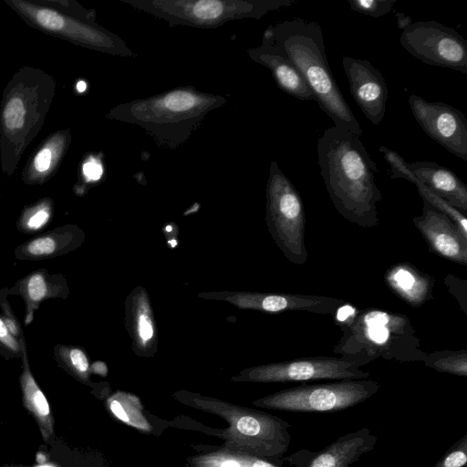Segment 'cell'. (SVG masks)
Returning a JSON list of instances; mask_svg holds the SVG:
<instances>
[{"mask_svg": "<svg viewBox=\"0 0 467 467\" xmlns=\"http://www.w3.org/2000/svg\"><path fill=\"white\" fill-rule=\"evenodd\" d=\"M20 387L23 406L33 417L44 441L48 444L55 438V421L52 410L30 371L26 355L23 371L20 376Z\"/></svg>", "mask_w": 467, "mask_h": 467, "instance_id": "obj_19", "label": "cell"}, {"mask_svg": "<svg viewBox=\"0 0 467 467\" xmlns=\"http://www.w3.org/2000/svg\"><path fill=\"white\" fill-rule=\"evenodd\" d=\"M321 176L336 210L348 222L369 228L379 223L377 203L382 196L375 182L378 166L359 137L336 126L317 141Z\"/></svg>", "mask_w": 467, "mask_h": 467, "instance_id": "obj_1", "label": "cell"}, {"mask_svg": "<svg viewBox=\"0 0 467 467\" xmlns=\"http://www.w3.org/2000/svg\"><path fill=\"white\" fill-rule=\"evenodd\" d=\"M385 283L393 294L413 307L432 299L433 277L410 263L390 266L385 274Z\"/></svg>", "mask_w": 467, "mask_h": 467, "instance_id": "obj_18", "label": "cell"}, {"mask_svg": "<svg viewBox=\"0 0 467 467\" xmlns=\"http://www.w3.org/2000/svg\"><path fill=\"white\" fill-rule=\"evenodd\" d=\"M379 151L383 154L384 159L390 167L391 179H405L411 182L414 174L408 167V162L397 151L388 149L385 146L379 147Z\"/></svg>", "mask_w": 467, "mask_h": 467, "instance_id": "obj_27", "label": "cell"}, {"mask_svg": "<svg viewBox=\"0 0 467 467\" xmlns=\"http://www.w3.org/2000/svg\"><path fill=\"white\" fill-rule=\"evenodd\" d=\"M105 404L109 412L123 423L140 431L150 432L152 430L137 396L117 391L107 398Z\"/></svg>", "mask_w": 467, "mask_h": 467, "instance_id": "obj_21", "label": "cell"}, {"mask_svg": "<svg viewBox=\"0 0 467 467\" xmlns=\"http://www.w3.org/2000/svg\"><path fill=\"white\" fill-rule=\"evenodd\" d=\"M467 463V434L456 441L432 467H464Z\"/></svg>", "mask_w": 467, "mask_h": 467, "instance_id": "obj_25", "label": "cell"}, {"mask_svg": "<svg viewBox=\"0 0 467 467\" xmlns=\"http://www.w3.org/2000/svg\"><path fill=\"white\" fill-rule=\"evenodd\" d=\"M312 451L296 467H305ZM192 467H284L285 458L272 462L246 452L221 447L195 455L189 460Z\"/></svg>", "mask_w": 467, "mask_h": 467, "instance_id": "obj_20", "label": "cell"}, {"mask_svg": "<svg viewBox=\"0 0 467 467\" xmlns=\"http://www.w3.org/2000/svg\"><path fill=\"white\" fill-rule=\"evenodd\" d=\"M103 170L99 162L90 160L83 164V173L89 181H98L102 175Z\"/></svg>", "mask_w": 467, "mask_h": 467, "instance_id": "obj_33", "label": "cell"}, {"mask_svg": "<svg viewBox=\"0 0 467 467\" xmlns=\"http://www.w3.org/2000/svg\"><path fill=\"white\" fill-rule=\"evenodd\" d=\"M340 328L343 336L333 352L361 366L379 358L398 362L422 361L426 355L405 315L375 308L358 310Z\"/></svg>", "mask_w": 467, "mask_h": 467, "instance_id": "obj_4", "label": "cell"}, {"mask_svg": "<svg viewBox=\"0 0 467 467\" xmlns=\"http://www.w3.org/2000/svg\"><path fill=\"white\" fill-rule=\"evenodd\" d=\"M175 398L224 419L228 427L216 435L224 440L223 446L229 450L278 462L289 448L291 425L275 415L196 393H178Z\"/></svg>", "mask_w": 467, "mask_h": 467, "instance_id": "obj_5", "label": "cell"}, {"mask_svg": "<svg viewBox=\"0 0 467 467\" xmlns=\"http://www.w3.org/2000/svg\"><path fill=\"white\" fill-rule=\"evenodd\" d=\"M166 21L170 26L215 28L244 18L259 19L295 0H119Z\"/></svg>", "mask_w": 467, "mask_h": 467, "instance_id": "obj_6", "label": "cell"}, {"mask_svg": "<svg viewBox=\"0 0 467 467\" xmlns=\"http://www.w3.org/2000/svg\"><path fill=\"white\" fill-rule=\"evenodd\" d=\"M379 389V382L367 379L302 384L265 396L253 405L291 412H336L364 402Z\"/></svg>", "mask_w": 467, "mask_h": 467, "instance_id": "obj_7", "label": "cell"}, {"mask_svg": "<svg viewBox=\"0 0 467 467\" xmlns=\"http://www.w3.org/2000/svg\"><path fill=\"white\" fill-rule=\"evenodd\" d=\"M25 108L21 99H11L4 110L5 127L12 130L22 128L24 124Z\"/></svg>", "mask_w": 467, "mask_h": 467, "instance_id": "obj_28", "label": "cell"}, {"mask_svg": "<svg viewBox=\"0 0 467 467\" xmlns=\"http://www.w3.org/2000/svg\"><path fill=\"white\" fill-rule=\"evenodd\" d=\"M226 99L193 87H180L113 108L109 118L137 125L161 148L176 149L201 126L205 116Z\"/></svg>", "mask_w": 467, "mask_h": 467, "instance_id": "obj_3", "label": "cell"}, {"mask_svg": "<svg viewBox=\"0 0 467 467\" xmlns=\"http://www.w3.org/2000/svg\"><path fill=\"white\" fill-rule=\"evenodd\" d=\"M415 177L462 214L467 213V186L451 171L433 161L408 163Z\"/></svg>", "mask_w": 467, "mask_h": 467, "instance_id": "obj_17", "label": "cell"}, {"mask_svg": "<svg viewBox=\"0 0 467 467\" xmlns=\"http://www.w3.org/2000/svg\"><path fill=\"white\" fill-rule=\"evenodd\" d=\"M52 151L48 148H45L38 152L35 159V167L36 171L43 172L48 170L51 164Z\"/></svg>", "mask_w": 467, "mask_h": 467, "instance_id": "obj_34", "label": "cell"}, {"mask_svg": "<svg viewBox=\"0 0 467 467\" xmlns=\"http://www.w3.org/2000/svg\"><path fill=\"white\" fill-rule=\"evenodd\" d=\"M423 213L413 223L426 240L430 251L457 264L467 265V237L444 213L423 200Z\"/></svg>", "mask_w": 467, "mask_h": 467, "instance_id": "obj_13", "label": "cell"}, {"mask_svg": "<svg viewBox=\"0 0 467 467\" xmlns=\"http://www.w3.org/2000/svg\"><path fill=\"white\" fill-rule=\"evenodd\" d=\"M254 62L266 67L284 92L301 100H316L315 96L295 65L275 47L262 42L247 51Z\"/></svg>", "mask_w": 467, "mask_h": 467, "instance_id": "obj_16", "label": "cell"}, {"mask_svg": "<svg viewBox=\"0 0 467 467\" xmlns=\"http://www.w3.org/2000/svg\"><path fill=\"white\" fill-rule=\"evenodd\" d=\"M411 182L417 186L418 192L422 200L427 201L438 211L447 215L457 225L462 234L467 237V220L464 214L451 205L444 199L434 193L416 177L413 178Z\"/></svg>", "mask_w": 467, "mask_h": 467, "instance_id": "obj_24", "label": "cell"}, {"mask_svg": "<svg viewBox=\"0 0 467 467\" xmlns=\"http://www.w3.org/2000/svg\"><path fill=\"white\" fill-rule=\"evenodd\" d=\"M34 16L39 25L49 30H60L66 26L64 17L50 9L36 10Z\"/></svg>", "mask_w": 467, "mask_h": 467, "instance_id": "obj_30", "label": "cell"}, {"mask_svg": "<svg viewBox=\"0 0 467 467\" xmlns=\"http://www.w3.org/2000/svg\"><path fill=\"white\" fill-rule=\"evenodd\" d=\"M396 17L397 25L400 29L403 30L412 23L411 17L406 16L404 13L396 12Z\"/></svg>", "mask_w": 467, "mask_h": 467, "instance_id": "obj_37", "label": "cell"}, {"mask_svg": "<svg viewBox=\"0 0 467 467\" xmlns=\"http://www.w3.org/2000/svg\"><path fill=\"white\" fill-rule=\"evenodd\" d=\"M48 219V211L46 209H40L28 219L27 226L30 229H39L47 222Z\"/></svg>", "mask_w": 467, "mask_h": 467, "instance_id": "obj_35", "label": "cell"}, {"mask_svg": "<svg viewBox=\"0 0 467 467\" xmlns=\"http://www.w3.org/2000/svg\"><path fill=\"white\" fill-rule=\"evenodd\" d=\"M266 223L285 256L296 265L307 260L306 217L299 192L272 161L266 186Z\"/></svg>", "mask_w": 467, "mask_h": 467, "instance_id": "obj_8", "label": "cell"}, {"mask_svg": "<svg viewBox=\"0 0 467 467\" xmlns=\"http://www.w3.org/2000/svg\"><path fill=\"white\" fill-rule=\"evenodd\" d=\"M342 65L355 102L375 125L385 116L388 88L384 77L368 60L343 57Z\"/></svg>", "mask_w": 467, "mask_h": 467, "instance_id": "obj_12", "label": "cell"}, {"mask_svg": "<svg viewBox=\"0 0 467 467\" xmlns=\"http://www.w3.org/2000/svg\"><path fill=\"white\" fill-rule=\"evenodd\" d=\"M409 105L429 137L467 161V118L461 110L444 102H429L418 95L409 97Z\"/></svg>", "mask_w": 467, "mask_h": 467, "instance_id": "obj_11", "label": "cell"}, {"mask_svg": "<svg viewBox=\"0 0 467 467\" xmlns=\"http://www.w3.org/2000/svg\"><path fill=\"white\" fill-rule=\"evenodd\" d=\"M67 364L70 371L81 381L89 379V364L85 353L79 348H72L67 354Z\"/></svg>", "mask_w": 467, "mask_h": 467, "instance_id": "obj_29", "label": "cell"}, {"mask_svg": "<svg viewBox=\"0 0 467 467\" xmlns=\"http://www.w3.org/2000/svg\"><path fill=\"white\" fill-rule=\"evenodd\" d=\"M132 307L135 341L140 348H148L154 342L156 335L150 306L143 290L134 297Z\"/></svg>", "mask_w": 467, "mask_h": 467, "instance_id": "obj_22", "label": "cell"}, {"mask_svg": "<svg viewBox=\"0 0 467 467\" xmlns=\"http://www.w3.org/2000/svg\"><path fill=\"white\" fill-rule=\"evenodd\" d=\"M422 362L440 372L467 377V351L443 350L426 353Z\"/></svg>", "mask_w": 467, "mask_h": 467, "instance_id": "obj_23", "label": "cell"}, {"mask_svg": "<svg viewBox=\"0 0 467 467\" xmlns=\"http://www.w3.org/2000/svg\"><path fill=\"white\" fill-rule=\"evenodd\" d=\"M350 9L368 15L372 17H379L387 15L393 7L396 0H347Z\"/></svg>", "mask_w": 467, "mask_h": 467, "instance_id": "obj_26", "label": "cell"}, {"mask_svg": "<svg viewBox=\"0 0 467 467\" xmlns=\"http://www.w3.org/2000/svg\"><path fill=\"white\" fill-rule=\"evenodd\" d=\"M2 422L1 419H0V423Z\"/></svg>", "mask_w": 467, "mask_h": 467, "instance_id": "obj_40", "label": "cell"}, {"mask_svg": "<svg viewBox=\"0 0 467 467\" xmlns=\"http://www.w3.org/2000/svg\"><path fill=\"white\" fill-rule=\"evenodd\" d=\"M56 243L52 237H39L27 245V251L34 255H47L54 252Z\"/></svg>", "mask_w": 467, "mask_h": 467, "instance_id": "obj_32", "label": "cell"}, {"mask_svg": "<svg viewBox=\"0 0 467 467\" xmlns=\"http://www.w3.org/2000/svg\"><path fill=\"white\" fill-rule=\"evenodd\" d=\"M377 440L368 428L348 432L321 451H312L305 467H353L362 455L375 448Z\"/></svg>", "mask_w": 467, "mask_h": 467, "instance_id": "obj_15", "label": "cell"}, {"mask_svg": "<svg viewBox=\"0 0 467 467\" xmlns=\"http://www.w3.org/2000/svg\"><path fill=\"white\" fill-rule=\"evenodd\" d=\"M1 467H26V466L19 465V464H5Z\"/></svg>", "mask_w": 467, "mask_h": 467, "instance_id": "obj_39", "label": "cell"}, {"mask_svg": "<svg viewBox=\"0 0 467 467\" xmlns=\"http://www.w3.org/2000/svg\"><path fill=\"white\" fill-rule=\"evenodd\" d=\"M400 41L423 63L467 75V41L455 29L434 20L418 21L402 30Z\"/></svg>", "mask_w": 467, "mask_h": 467, "instance_id": "obj_9", "label": "cell"}, {"mask_svg": "<svg viewBox=\"0 0 467 467\" xmlns=\"http://www.w3.org/2000/svg\"><path fill=\"white\" fill-rule=\"evenodd\" d=\"M359 367L360 364L342 357L306 358L250 368L233 380L270 383L368 378L369 372Z\"/></svg>", "mask_w": 467, "mask_h": 467, "instance_id": "obj_10", "label": "cell"}, {"mask_svg": "<svg viewBox=\"0 0 467 467\" xmlns=\"http://www.w3.org/2000/svg\"><path fill=\"white\" fill-rule=\"evenodd\" d=\"M262 42L275 47L295 65L336 127L360 137L362 129L332 76L318 23L298 17L278 22L265 30Z\"/></svg>", "mask_w": 467, "mask_h": 467, "instance_id": "obj_2", "label": "cell"}, {"mask_svg": "<svg viewBox=\"0 0 467 467\" xmlns=\"http://www.w3.org/2000/svg\"><path fill=\"white\" fill-rule=\"evenodd\" d=\"M87 88V85L84 81L80 80L78 82L77 84V89L79 91V92H83Z\"/></svg>", "mask_w": 467, "mask_h": 467, "instance_id": "obj_38", "label": "cell"}, {"mask_svg": "<svg viewBox=\"0 0 467 467\" xmlns=\"http://www.w3.org/2000/svg\"><path fill=\"white\" fill-rule=\"evenodd\" d=\"M27 294L34 302H39L47 294V284L40 274L33 275L26 285Z\"/></svg>", "mask_w": 467, "mask_h": 467, "instance_id": "obj_31", "label": "cell"}, {"mask_svg": "<svg viewBox=\"0 0 467 467\" xmlns=\"http://www.w3.org/2000/svg\"><path fill=\"white\" fill-rule=\"evenodd\" d=\"M225 300L240 308L268 313L296 310L331 315L346 303L332 296L271 293H238Z\"/></svg>", "mask_w": 467, "mask_h": 467, "instance_id": "obj_14", "label": "cell"}, {"mask_svg": "<svg viewBox=\"0 0 467 467\" xmlns=\"http://www.w3.org/2000/svg\"><path fill=\"white\" fill-rule=\"evenodd\" d=\"M0 342L12 349L13 351L18 350V343L14 339L13 336L8 331L5 323L0 318Z\"/></svg>", "mask_w": 467, "mask_h": 467, "instance_id": "obj_36", "label": "cell"}]
</instances>
